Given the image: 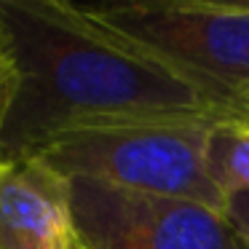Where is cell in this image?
Returning <instances> with one entry per match:
<instances>
[{"label":"cell","mask_w":249,"mask_h":249,"mask_svg":"<svg viewBox=\"0 0 249 249\" xmlns=\"http://www.w3.org/2000/svg\"><path fill=\"white\" fill-rule=\"evenodd\" d=\"M19 91L0 150L30 156L78 129L142 121L249 126L241 94L172 67L65 0H0Z\"/></svg>","instance_id":"obj_1"},{"label":"cell","mask_w":249,"mask_h":249,"mask_svg":"<svg viewBox=\"0 0 249 249\" xmlns=\"http://www.w3.org/2000/svg\"><path fill=\"white\" fill-rule=\"evenodd\" d=\"M212 126L206 121H142L78 129L46 142L30 156H38L65 179H97L222 212L225 196L206 172Z\"/></svg>","instance_id":"obj_2"},{"label":"cell","mask_w":249,"mask_h":249,"mask_svg":"<svg viewBox=\"0 0 249 249\" xmlns=\"http://www.w3.org/2000/svg\"><path fill=\"white\" fill-rule=\"evenodd\" d=\"M83 8L99 24L177 70L241 97L249 89V6L145 0Z\"/></svg>","instance_id":"obj_3"},{"label":"cell","mask_w":249,"mask_h":249,"mask_svg":"<svg viewBox=\"0 0 249 249\" xmlns=\"http://www.w3.org/2000/svg\"><path fill=\"white\" fill-rule=\"evenodd\" d=\"M70 220L86 249H244L225 214L196 201L72 177Z\"/></svg>","instance_id":"obj_4"},{"label":"cell","mask_w":249,"mask_h":249,"mask_svg":"<svg viewBox=\"0 0 249 249\" xmlns=\"http://www.w3.org/2000/svg\"><path fill=\"white\" fill-rule=\"evenodd\" d=\"M70 182L38 156H0V249H70Z\"/></svg>","instance_id":"obj_5"},{"label":"cell","mask_w":249,"mask_h":249,"mask_svg":"<svg viewBox=\"0 0 249 249\" xmlns=\"http://www.w3.org/2000/svg\"><path fill=\"white\" fill-rule=\"evenodd\" d=\"M206 172L220 193H249V126L214 124L206 140Z\"/></svg>","instance_id":"obj_6"},{"label":"cell","mask_w":249,"mask_h":249,"mask_svg":"<svg viewBox=\"0 0 249 249\" xmlns=\"http://www.w3.org/2000/svg\"><path fill=\"white\" fill-rule=\"evenodd\" d=\"M19 91V67L14 56V46L8 38V30L0 19V134L8 121V113L14 107V99Z\"/></svg>","instance_id":"obj_7"},{"label":"cell","mask_w":249,"mask_h":249,"mask_svg":"<svg viewBox=\"0 0 249 249\" xmlns=\"http://www.w3.org/2000/svg\"><path fill=\"white\" fill-rule=\"evenodd\" d=\"M225 214L228 225L233 228V233L238 236L244 249H249V193H231L225 198Z\"/></svg>","instance_id":"obj_8"},{"label":"cell","mask_w":249,"mask_h":249,"mask_svg":"<svg viewBox=\"0 0 249 249\" xmlns=\"http://www.w3.org/2000/svg\"><path fill=\"white\" fill-rule=\"evenodd\" d=\"M70 249H86V247H81L78 241H72V247H70Z\"/></svg>","instance_id":"obj_9"},{"label":"cell","mask_w":249,"mask_h":249,"mask_svg":"<svg viewBox=\"0 0 249 249\" xmlns=\"http://www.w3.org/2000/svg\"><path fill=\"white\" fill-rule=\"evenodd\" d=\"M244 99H247V105H249V89H247V91H244Z\"/></svg>","instance_id":"obj_10"},{"label":"cell","mask_w":249,"mask_h":249,"mask_svg":"<svg viewBox=\"0 0 249 249\" xmlns=\"http://www.w3.org/2000/svg\"><path fill=\"white\" fill-rule=\"evenodd\" d=\"M0 156H3V150H0Z\"/></svg>","instance_id":"obj_11"}]
</instances>
